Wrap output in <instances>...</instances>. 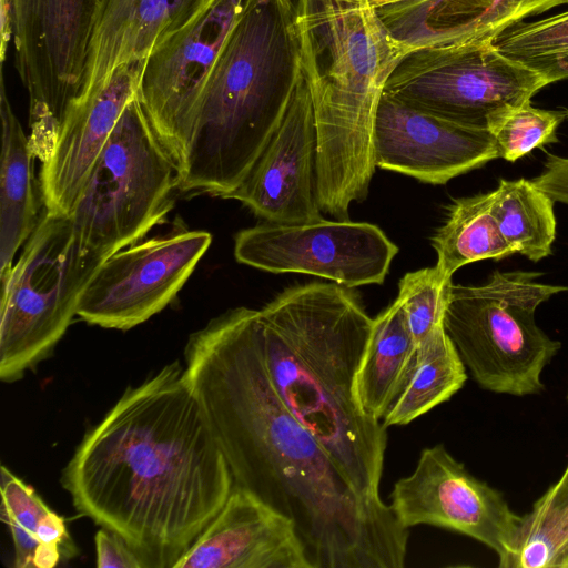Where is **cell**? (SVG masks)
Here are the masks:
<instances>
[{
    "label": "cell",
    "instance_id": "obj_1",
    "mask_svg": "<svg viewBox=\"0 0 568 568\" xmlns=\"http://www.w3.org/2000/svg\"><path fill=\"white\" fill-rule=\"evenodd\" d=\"M186 379L234 485L291 519L312 568H403L408 528L363 497L276 393L256 310L236 307L190 335Z\"/></svg>",
    "mask_w": 568,
    "mask_h": 568
},
{
    "label": "cell",
    "instance_id": "obj_2",
    "mask_svg": "<svg viewBox=\"0 0 568 568\" xmlns=\"http://www.w3.org/2000/svg\"><path fill=\"white\" fill-rule=\"evenodd\" d=\"M75 510L123 537L145 568H174L234 481L179 361L129 386L62 470Z\"/></svg>",
    "mask_w": 568,
    "mask_h": 568
},
{
    "label": "cell",
    "instance_id": "obj_3",
    "mask_svg": "<svg viewBox=\"0 0 568 568\" xmlns=\"http://www.w3.org/2000/svg\"><path fill=\"white\" fill-rule=\"evenodd\" d=\"M373 323L336 283L296 285L256 310L262 357L282 402L363 497L382 499L387 427L354 392Z\"/></svg>",
    "mask_w": 568,
    "mask_h": 568
},
{
    "label": "cell",
    "instance_id": "obj_4",
    "mask_svg": "<svg viewBox=\"0 0 568 568\" xmlns=\"http://www.w3.org/2000/svg\"><path fill=\"white\" fill-rule=\"evenodd\" d=\"M302 72L317 131V199L348 220L368 194L374 124L386 80L406 50L368 0H297Z\"/></svg>",
    "mask_w": 568,
    "mask_h": 568
},
{
    "label": "cell",
    "instance_id": "obj_5",
    "mask_svg": "<svg viewBox=\"0 0 568 568\" xmlns=\"http://www.w3.org/2000/svg\"><path fill=\"white\" fill-rule=\"evenodd\" d=\"M302 74L294 0H245L209 78L179 191L224 197L280 126Z\"/></svg>",
    "mask_w": 568,
    "mask_h": 568
},
{
    "label": "cell",
    "instance_id": "obj_6",
    "mask_svg": "<svg viewBox=\"0 0 568 568\" xmlns=\"http://www.w3.org/2000/svg\"><path fill=\"white\" fill-rule=\"evenodd\" d=\"M539 272L494 271L483 285L450 284L443 327L484 389L538 394L541 374L561 347L536 323L537 307L567 286L538 281Z\"/></svg>",
    "mask_w": 568,
    "mask_h": 568
},
{
    "label": "cell",
    "instance_id": "obj_7",
    "mask_svg": "<svg viewBox=\"0 0 568 568\" xmlns=\"http://www.w3.org/2000/svg\"><path fill=\"white\" fill-rule=\"evenodd\" d=\"M179 168L135 95L69 214L83 254L106 258L141 241L171 207Z\"/></svg>",
    "mask_w": 568,
    "mask_h": 568
},
{
    "label": "cell",
    "instance_id": "obj_8",
    "mask_svg": "<svg viewBox=\"0 0 568 568\" xmlns=\"http://www.w3.org/2000/svg\"><path fill=\"white\" fill-rule=\"evenodd\" d=\"M105 258L83 254L69 215L44 211L11 271L0 277V378L21 379L51 355Z\"/></svg>",
    "mask_w": 568,
    "mask_h": 568
},
{
    "label": "cell",
    "instance_id": "obj_9",
    "mask_svg": "<svg viewBox=\"0 0 568 568\" xmlns=\"http://www.w3.org/2000/svg\"><path fill=\"white\" fill-rule=\"evenodd\" d=\"M0 3L1 57L12 38L14 67L29 94V139L43 163L79 94L98 0Z\"/></svg>",
    "mask_w": 568,
    "mask_h": 568
},
{
    "label": "cell",
    "instance_id": "obj_10",
    "mask_svg": "<svg viewBox=\"0 0 568 568\" xmlns=\"http://www.w3.org/2000/svg\"><path fill=\"white\" fill-rule=\"evenodd\" d=\"M548 81L493 42L432 45L405 53L383 93L412 108L486 128L496 113L531 102Z\"/></svg>",
    "mask_w": 568,
    "mask_h": 568
},
{
    "label": "cell",
    "instance_id": "obj_11",
    "mask_svg": "<svg viewBox=\"0 0 568 568\" xmlns=\"http://www.w3.org/2000/svg\"><path fill=\"white\" fill-rule=\"evenodd\" d=\"M398 247L377 226L349 220L263 222L240 231L234 256L271 273H302L353 288L382 284Z\"/></svg>",
    "mask_w": 568,
    "mask_h": 568
},
{
    "label": "cell",
    "instance_id": "obj_12",
    "mask_svg": "<svg viewBox=\"0 0 568 568\" xmlns=\"http://www.w3.org/2000/svg\"><path fill=\"white\" fill-rule=\"evenodd\" d=\"M390 500L404 527L430 525L454 530L490 548L499 567H515L521 516L443 444L422 450L414 471L395 483Z\"/></svg>",
    "mask_w": 568,
    "mask_h": 568
},
{
    "label": "cell",
    "instance_id": "obj_13",
    "mask_svg": "<svg viewBox=\"0 0 568 568\" xmlns=\"http://www.w3.org/2000/svg\"><path fill=\"white\" fill-rule=\"evenodd\" d=\"M244 2L210 0L187 26L143 59L136 97L178 168L211 72Z\"/></svg>",
    "mask_w": 568,
    "mask_h": 568
},
{
    "label": "cell",
    "instance_id": "obj_14",
    "mask_svg": "<svg viewBox=\"0 0 568 568\" xmlns=\"http://www.w3.org/2000/svg\"><path fill=\"white\" fill-rule=\"evenodd\" d=\"M212 242L202 230L174 231L109 255L84 288L77 316L103 328L128 331L165 308Z\"/></svg>",
    "mask_w": 568,
    "mask_h": 568
},
{
    "label": "cell",
    "instance_id": "obj_15",
    "mask_svg": "<svg viewBox=\"0 0 568 568\" xmlns=\"http://www.w3.org/2000/svg\"><path fill=\"white\" fill-rule=\"evenodd\" d=\"M223 199L241 202L264 222L323 219L317 199V131L303 72L276 132L244 181Z\"/></svg>",
    "mask_w": 568,
    "mask_h": 568
},
{
    "label": "cell",
    "instance_id": "obj_16",
    "mask_svg": "<svg viewBox=\"0 0 568 568\" xmlns=\"http://www.w3.org/2000/svg\"><path fill=\"white\" fill-rule=\"evenodd\" d=\"M376 168L429 184L449 180L500 158L486 128L428 113L382 94L374 124Z\"/></svg>",
    "mask_w": 568,
    "mask_h": 568
},
{
    "label": "cell",
    "instance_id": "obj_17",
    "mask_svg": "<svg viewBox=\"0 0 568 568\" xmlns=\"http://www.w3.org/2000/svg\"><path fill=\"white\" fill-rule=\"evenodd\" d=\"M142 62L120 65L102 90L67 111L40 169L47 212L69 215L73 211L122 112L136 95Z\"/></svg>",
    "mask_w": 568,
    "mask_h": 568
},
{
    "label": "cell",
    "instance_id": "obj_18",
    "mask_svg": "<svg viewBox=\"0 0 568 568\" xmlns=\"http://www.w3.org/2000/svg\"><path fill=\"white\" fill-rule=\"evenodd\" d=\"M174 568H312L291 519L233 486Z\"/></svg>",
    "mask_w": 568,
    "mask_h": 568
},
{
    "label": "cell",
    "instance_id": "obj_19",
    "mask_svg": "<svg viewBox=\"0 0 568 568\" xmlns=\"http://www.w3.org/2000/svg\"><path fill=\"white\" fill-rule=\"evenodd\" d=\"M209 1L98 0L81 85L72 105L102 90L120 65L145 59Z\"/></svg>",
    "mask_w": 568,
    "mask_h": 568
},
{
    "label": "cell",
    "instance_id": "obj_20",
    "mask_svg": "<svg viewBox=\"0 0 568 568\" xmlns=\"http://www.w3.org/2000/svg\"><path fill=\"white\" fill-rule=\"evenodd\" d=\"M568 0H413L376 9L406 52L432 45L493 42L525 18Z\"/></svg>",
    "mask_w": 568,
    "mask_h": 568
},
{
    "label": "cell",
    "instance_id": "obj_21",
    "mask_svg": "<svg viewBox=\"0 0 568 568\" xmlns=\"http://www.w3.org/2000/svg\"><path fill=\"white\" fill-rule=\"evenodd\" d=\"M2 146L0 166V277L12 266L17 251L31 236L40 216L34 176L36 154L0 85Z\"/></svg>",
    "mask_w": 568,
    "mask_h": 568
},
{
    "label": "cell",
    "instance_id": "obj_22",
    "mask_svg": "<svg viewBox=\"0 0 568 568\" xmlns=\"http://www.w3.org/2000/svg\"><path fill=\"white\" fill-rule=\"evenodd\" d=\"M466 379V367L440 325L416 344L381 420L386 427L406 425L448 400Z\"/></svg>",
    "mask_w": 568,
    "mask_h": 568
},
{
    "label": "cell",
    "instance_id": "obj_23",
    "mask_svg": "<svg viewBox=\"0 0 568 568\" xmlns=\"http://www.w3.org/2000/svg\"><path fill=\"white\" fill-rule=\"evenodd\" d=\"M1 520L13 542L16 568H53L78 554L64 519L36 490L1 466Z\"/></svg>",
    "mask_w": 568,
    "mask_h": 568
},
{
    "label": "cell",
    "instance_id": "obj_24",
    "mask_svg": "<svg viewBox=\"0 0 568 568\" xmlns=\"http://www.w3.org/2000/svg\"><path fill=\"white\" fill-rule=\"evenodd\" d=\"M416 347L402 302L396 298L374 318L362 357L355 397L362 410L381 419L392 392Z\"/></svg>",
    "mask_w": 568,
    "mask_h": 568
},
{
    "label": "cell",
    "instance_id": "obj_25",
    "mask_svg": "<svg viewBox=\"0 0 568 568\" xmlns=\"http://www.w3.org/2000/svg\"><path fill=\"white\" fill-rule=\"evenodd\" d=\"M494 191L463 197L449 206L445 223L432 236L436 267L445 276L481 260H500L516 252L504 240L493 214Z\"/></svg>",
    "mask_w": 568,
    "mask_h": 568
},
{
    "label": "cell",
    "instance_id": "obj_26",
    "mask_svg": "<svg viewBox=\"0 0 568 568\" xmlns=\"http://www.w3.org/2000/svg\"><path fill=\"white\" fill-rule=\"evenodd\" d=\"M555 201L531 180H500L494 190L493 214L504 240L516 252L538 262L552 252Z\"/></svg>",
    "mask_w": 568,
    "mask_h": 568
},
{
    "label": "cell",
    "instance_id": "obj_27",
    "mask_svg": "<svg viewBox=\"0 0 568 568\" xmlns=\"http://www.w3.org/2000/svg\"><path fill=\"white\" fill-rule=\"evenodd\" d=\"M547 567L568 568V464L521 516L515 568Z\"/></svg>",
    "mask_w": 568,
    "mask_h": 568
},
{
    "label": "cell",
    "instance_id": "obj_28",
    "mask_svg": "<svg viewBox=\"0 0 568 568\" xmlns=\"http://www.w3.org/2000/svg\"><path fill=\"white\" fill-rule=\"evenodd\" d=\"M493 43L541 74L548 83L568 79V10L509 28Z\"/></svg>",
    "mask_w": 568,
    "mask_h": 568
},
{
    "label": "cell",
    "instance_id": "obj_29",
    "mask_svg": "<svg viewBox=\"0 0 568 568\" xmlns=\"http://www.w3.org/2000/svg\"><path fill=\"white\" fill-rule=\"evenodd\" d=\"M565 118V112L538 109L528 102L493 115L487 130L499 156L515 162L537 148L558 142L556 131Z\"/></svg>",
    "mask_w": 568,
    "mask_h": 568
},
{
    "label": "cell",
    "instance_id": "obj_30",
    "mask_svg": "<svg viewBox=\"0 0 568 568\" xmlns=\"http://www.w3.org/2000/svg\"><path fill=\"white\" fill-rule=\"evenodd\" d=\"M452 278L436 266L406 273L398 285L397 298L404 307L416 344L443 325Z\"/></svg>",
    "mask_w": 568,
    "mask_h": 568
},
{
    "label": "cell",
    "instance_id": "obj_31",
    "mask_svg": "<svg viewBox=\"0 0 568 568\" xmlns=\"http://www.w3.org/2000/svg\"><path fill=\"white\" fill-rule=\"evenodd\" d=\"M94 544L99 568H145L134 549L116 532L101 527Z\"/></svg>",
    "mask_w": 568,
    "mask_h": 568
},
{
    "label": "cell",
    "instance_id": "obj_32",
    "mask_svg": "<svg viewBox=\"0 0 568 568\" xmlns=\"http://www.w3.org/2000/svg\"><path fill=\"white\" fill-rule=\"evenodd\" d=\"M531 181L555 202L568 205V158L548 154L540 174Z\"/></svg>",
    "mask_w": 568,
    "mask_h": 568
},
{
    "label": "cell",
    "instance_id": "obj_33",
    "mask_svg": "<svg viewBox=\"0 0 568 568\" xmlns=\"http://www.w3.org/2000/svg\"><path fill=\"white\" fill-rule=\"evenodd\" d=\"M373 8L379 9L383 7L406 2V1H413V0H368Z\"/></svg>",
    "mask_w": 568,
    "mask_h": 568
},
{
    "label": "cell",
    "instance_id": "obj_34",
    "mask_svg": "<svg viewBox=\"0 0 568 568\" xmlns=\"http://www.w3.org/2000/svg\"><path fill=\"white\" fill-rule=\"evenodd\" d=\"M566 118H568V110L565 111Z\"/></svg>",
    "mask_w": 568,
    "mask_h": 568
}]
</instances>
